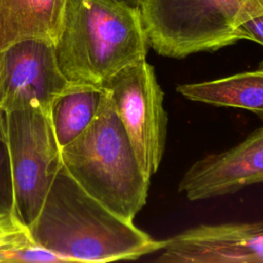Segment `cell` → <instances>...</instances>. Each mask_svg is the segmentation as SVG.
I'll return each mask as SVG.
<instances>
[{"mask_svg":"<svg viewBox=\"0 0 263 263\" xmlns=\"http://www.w3.org/2000/svg\"><path fill=\"white\" fill-rule=\"evenodd\" d=\"M263 14V0H245L237 17L236 25L240 23ZM236 26V27H237Z\"/></svg>","mask_w":263,"mask_h":263,"instance_id":"obj_17","label":"cell"},{"mask_svg":"<svg viewBox=\"0 0 263 263\" xmlns=\"http://www.w3.org/2000/svg\"><path fill=\"white\" fill-rule=\"evenodd\" d=\"M53 47L68 82L102 87L124 67L146 59L140 8L113 0H67Z\"/></svg>","mask_w":263,"mask_h":263,"instance_id":"obj_2","label":"cell"},{"mask_svg":"<svg viewBox=\"0 0 263 263\" xmlns=\"http://www.w3.org/2000/svg\"><path fill=\"white\" fill-rule=\"evenodd\" d=\"M117 3H120V4H124L126 6H130V7H136V8H139L140 7V4L142 2V0H113Z\"/></svg>","mask_w":263,"mask_h":263,"instance_id":"obj_18","label":"cell"},{"mask_svg":"<svg viewBox=\"0 0 263 263\" xmlns=\"http://www.w3.org/2000/svg\"><path fill=\"white\" fill-rule=\"evenodd\" d=\"M263 184V126L237 145L198 159L184 173L178 191L190 201L234 193Z\"/></svg>","mask_w":263,"mask_h":263,"instance_id":"obj_9","label":"cell"},{"mask_svg":"<svg viewBox=\"0 0 263 263\" xmlns=\"http://www.w3.org/2000/svg\"><path fill=\"white\" fill-rule=\"evenodd\" d=\"M28 229L36 243L67 262L137 260L164 245L103 205L64 165Z\"/></svg>","mask_w":263,"mask_h":263,"instance_id":"obj_1","label":"cell"},{"mask_svg":"<svg viewBox=\"0 0 263 263\" xmlns=\"http://www.w3.org/2000/svg\"><path fill=\"white\" fill-rule=\"evenodd\" d=\"M161 263H263V221L200 224L164 239Z\"/></svg>","mask_w":263,"mask_h":263,"instance_id":"obj_8","label":"cell"},{"mask_svg":"<svg viewBox=\"0 0 263 263\" xmlns=\"http://www.w3.org/2000/svg\"><path fill=\"white\" fill-rule=\"evenodd\" d=\"M176 90L193 102L243 109L263 119V67L219 79L182 83Z\"/></svg>","mask_w":263,"mask_h":263,"instance_id":"obj_11","label":"cell"},{"mask_svg":"<svg viewBox=\"0 0 263 263\" xmlns=\"http://www.w3.org/2000/svg\"><path fill=\"white\" fill-rule=\"evenodd\" d=\"M66 2L0 0V52L27 39H41L54 44L62 30Z\"/></svg>","mask_w":263,"mask_h":263,"instance_id":"obj_10","label":"cell"},{"mask_svg":"<svg viewBox=\"0 0 263 263\" xmlns=\"http://www.w3.org/2000/svg\"><path fill=\"white\" fill-rule=\"evenodd\" d=\"M238 40L247 39L263 46V14L249 18L236 27Z\"/></svg>","mask_w":263,"mask_h":263,"instance_id":"obj_16","label":"cell"},{"mask_svg":"<svg viewBox=\"0 0 263 263\" xmlns=\"http://www.w3.org/2000/svg\"><path fill=\"white\" fill-rule=\"evenodd\" d=\"M61 154L68 173L88 194L120 218L134 222L146 204L151 179L144 174L105 89L95 118L61 148Z\"/></svg>","mask_w":263,"mask_h":263,"instance_id":"obj_3","label":"cell"},{"mask_svg":"<svg viewBox=\"0 0 263 263\" xmlns=\"http://www.w3.org/2000/svg\"><path fill=\"white\" fill-rule=\"evenodd\" d=\"M13 184V216L27 228L38 216L62 168L61 147L49 113L39 108L6 112Z\"/></svg>","mask_w":263,"mask_h":263,"instance_id":"obj_5","label":"cell"},{"mask_svg":"<svg viewBox=\"0 0 263 263\" xmlns=\"http://www.w3.org/2000/svg\"><path fill=\"white\" fill-rule=\"evenodd\" d=\"M102 88L112 100L144 174L151 179L161 163L167 134L164 93L153 66L146 59L134 62Z\"/></svg>","mask_w":263,"mask_h":263,"instance_id":"obj_6","label":"cell"},{"mask_svg":"<svg viewBox=\"0 0 263 263\" xmlns=\"http://www.w3.org/2000/svg\"><path fill=\"white\" fill-rule=\"evenodd\" d=\"M68 84L48 41L27 39L1 51L0 108L5 112L39 108L49 113L53 99Z\"/></svg>","mask_w":263,"mask_h":263,"instance_id":"obj_7","label":"cell"},{"mask_svg":"<svg viewBox=\"0 0 263 263\" xmlns=\"http://www.w3.org/2000/svg\"><path fill=\"white\" fill-rule=\"evenodd\" d=\"M31 238L29 229L22 225L12 214L0 215V248Z\"/></svg>","mask_w":263,"mask_h":263,"instance_id":"obj_15","label":"cell"},{"mask_svg":"<svg viewBox=\"0 0 263 263\" xmlns=\"http://www.w3.org/2000/svg\"><path fill=\"white\" fill-rule=\"evenodd\" d=\"M0 79H1V52H0Z\"/></svg>","mask_w":263,"mask_h":263,"instance_id":"obj_19","label":"cell"},{"mask_svg":"<svg viewBox=\"0 0 263 263\" xmlns=\"http://www.w3.org/2000/svg\"><path fill=\"white\" fill-rule=\"evenodd\" d=\"M0 262H67L63 257L36 243L32 237L0 248Z\"/></svg>","mask_w":263,"mask_h":263,"instance_id":"obj_14","label":"cell"},{"mask_svg":"<svg viewBox=\"0 0 263 263\" xmlns=\"http://www.w3.org/2000/svg\"><path fill=\"white\" fill-rule=\"evenodd\" d=\"M245 0H142L148 46L159 55L184 59L238 41L236 22Z\"/></svg>","mask_w":263,"mask_h":263,"instance_id":"obj_4","label":"cell"},{"mask_svg":"<svg viewBox=\"0 0 263 263\" xmlns=\"http://www.w3.org/2000/svg\"><path fill=\"white\" fill-rule=\"evenodd\" d=\"M103 93L102 87L69 82L53 99L49 117L61 148L88 126L98 112Z\"/></svg>","mask_w":263,"mask_h":263,"instance_id":"obj_12","label":"cell"},{"mask_svg":"<svg viewBox=\"0 0 263 263\" xmlns=\"http://www.w3.org/2000/svg\"><path fill=\"white\" fill-rule=\"evenodd\" d=\"M14 197L6 112L0 108V215H13Z\"/></svg>","mask_w":263,"mask_h":263,"instance_id":"obj_13","label":"cell"}]
</instances>
